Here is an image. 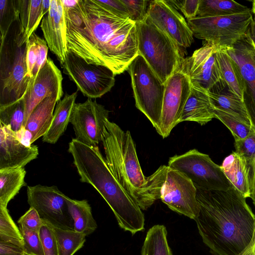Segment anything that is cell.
<instances>
[{
	"label": "cell",
	"instance_id": "cell-1",
	"mask_svg": "<svg viewBox=\"0 0 255 255\" xmlns=\"http://www.w3.org/2000/svg\"><path fill=\"white\" fill-rule=\"evenodd\" d=\"M63 7L69 51L116 75L128 70L138 55L135 22L114 13L101 0H77L73 6Z\"/></svg>",
	"mask_w": 255,
	"mask_h": 255
},
{
	"label": "cell",
	"instance_id": "cell-2",
	"mask_svg": "<svg viewBox=\"0 0 255 255\" xmlns=\"http://www.w3.org/2000/svg\"><path fill=\"white\" fill-rule=\"evenodd\" d=\"M195 219L204 243L214 255H243L255 237V215L233 186L228 190L197 188Z\"/></svg>",
	"mask_w": 255,
	"mask_h": 255
},
{
	"label": "cell",
	"instance_id": "cell-3",
	"mask_svg": "<svg viewBox=\"0 0 255 255\" xmlns=\"http://www.w3.org/2000/svg\"><path fill=\"white\" fill-rule=\"evenodd\" d=\"M102 142L110 171L141 210L147 209L160 199V191L168 166H160L146 177L140 166L130 131H124L109 120L105 123Z\"/></svg>",
	"mask_w": 255,
	"mask_h": 255
},
{
	"label": "cell",
	"instance_id": "cell-4",
	"mask_svg": "<svg viewBox=\"0 0 255 255\" xmlns=\"http://www.w3.org/2000/svg\"><path fill=\"white\" fill-rule=\"evenodd\" d=\"M68 152L81 182L91 184L98 191L112 209L119 226L132 235L143 230L145 219L142 210L113 175L98 146L73 138Z\"/></svg>",
	"mask_w": 255,
	"mask_h": 255
},
{
	"label": "cell",
	"instance_id": "cell-5",
	"mask_svg": "<svg viewBox=\"0 0 255 255\" xmlns=\"http://www.w3.org/2000/svg\"><path fill=\"white\" fill-rule=\"evenodd\" d=\"M135 23L138 54L165 84L184 59L181 47L147 16Z\"/></svg>",
	"mask_w": 255,
	"mask_h": 255
},
{
	"label": "cell",
	"instance_id": "cell-6",
	"mask_svg": "<svg viewBox=\"0 0 255 255\" xmlns=\"http://www.w3.org/2000/svg\"><path fill=\"white\" fill-rule=\"evenodd\" d=\"M128 71L131 78L135 106L157 132L160 124L165 84L140 55L130 63Z\"/></svg>",
	"mask_w": 255,
	"mask_h": 255
},
{
	"label": "cell",
	"instance_id": "cell-7",
	"mask_svg": "<svg viewBox=\"0 0 255 255\" xmlns=\"http://www.w3.org/2000/svg\"><path fill=\"white\" fill-rule=\"evenodd\" d=\"M253 20V12L249 9L226 16H196L187 19V22L195 37L228 48L246 35Z\"/></svg>",
	"mask_w": 255,
	"mask_h": 255
},
{
	"label": "cell",
	"instance_id": "cell-8",
	"mask_svg": "<svg viewBox=\"0 0 255 255\" xmlns=\"http://www.w3.org/2000/svg\"><path fill=\"white\" fill-rule=\"evenodd\" d=\"M167 166L183 173L197 188L226 191L233 186L220 166L214 163L208 155L196 149L170 157Z\"/></svg>",
	"mask_w": 255,
	"mask_h": 255
},
{
	"label": "cell",
	"instance_id": "cell-9",
	"mask_svg": "<svg viewBox=\"0 0 255 255\" xmlns=\"http://www.w3.org/2000/svg\"><path fill=\"white\" fill-rule=\"evenodd\" d=\"M63 71L88 98H100L114 86L115 76L109 68L90 64L68 51L62 65Z\"/></svg>",
	"mask_w": 255,
	"mask_h": 255
},
{
	"label": "cell",
	"instance_id": "cell-10",
	"mask_svg": "<svg viewBox=\"0 0 255 255\" xmlns=\"http://www.w3.org/2000/svg\"><path fill=\"white\" fill-rule=\"evenodd\" d=\"M219 49L213 42H205L190 57L184 59L179 69L187 75L193 86L212 93L220 92L227 87L217 60Z\"/></svg>",
	"mask_w": 255,
	"mask_h": 255
},
{
	"label": "cell",
	"instance_id": "cell-11",
	"mask_svg": "<svg viewBox=\"0 0 255 255\" xmlns=\"http://www.w3.org/2000/svg\"><path fill=\"white\" fill-rule=\"evenodd\" d=\"M27 202L41 219L54 228L74 230L73 220L67 203L68 197L56 186H29L27 189Z\"/></svg>",
	"mask_w": 255,
	"mask_h": 255
},
{
	"label": "cell",
	"instance_id": "cell-12",
	"mask_svg": "<svg viewBox=\"0 0 255 255\" xmlns=\"http://www.w3.org/2000/svg\"><path fill=\"white\" fill-rule=\"evenodd\" d=\"M196 194V188L188 178L168 166L160 199L169 208L195 220L199 212Z\"/></svg>",
	"mask_w": 255,
	"mask_h": 255
},
{
	"label": "cell",
	"instance_id": "cell-13",
	"mask_svg": "<svg viewBox=\"0 0 255 255\" xmlns=\"http://www.w3.org/2000/svg\"><path fill=\"white\" fill-rule=\"evenodd\" d=\"M110 111L91 98L82 103H75L70 119L77 140L92 146L102 142L105 123Z\"/></svg>",
	"mask_w": 255,
	"mask_h": 255
},
{
	"label": "cell",
	"instance_id": "cell-14",
	"mask_svg": "<svg viewBox=\"0 0 255 255\" xmlns=\"http://www.w3.org/2000/svg\"><path fill=\"white\" fill-rule=\"evenodd\" d=\"M191 87L189 78L180 69L165 84L160 124L157 131L163 138L169 136L172 129L179 123Z\"/></svg>",
	"mask_w": 255,
	"mask_h": 255
},
{
	"label": "cell",
	"instance_id": "cell-15",
	"mask_svg": "<svg viewBox=\"0 0 255 255\" xmlns=\"http://www.w3.org/2000/svg\"><path fill=\"white\" fill-rule=\"evenodd\" d=\"M222 48L239 67L244 83V102L255 130V44L246 33L232 47Z\"/></svg>",
	"mask_w": 255,
	"mask_h": 255
},
{
	"label": "cell",
	"instance_id": "cell-16",
	"mask_svg": "<svg viewBox=\"0 0 255 255\" xmlns=\"http://www.w3.org/2000/svg\"><path fill=\"white\" fill-rule=\"evenodd\" d=\"M147 15L157 27L180 47L185 48L191 46L194 35L188 22L166 0L149 1Z\"/></svg>",
	"mask_w": 255,
	"mask_h": 255
},
{
	"label": "cell",
	"instance_id": "cell-17",
	"mask_svg": "<svg viewBox=\"0 0 255 255\" xmlns=\"http://www.w3.org/2000/svg\"><path fill=\"white\" fill-rule=\"evenodd\" d=\"M62 80L61 71L48 58L36 75L31 78L23 97L25 106V124L33 110L45 98L55 97L61 100L63 94Z\"/></svg>",
	"mask_w": 255,
	"mask_h": 255
},
{
	"label": "cell",
	"instance_id": "cell-18",
	"mask_svg": "<svg viewBox=\"0 0 255 255\" xmlns=\"http://www.w3.org/2000/svg\"><path fill=\"white\" fill-rule=\"evenodd\" d=\"M40 27L48 48L62 66L68 50L64 9L61 0H51L49 10L42 18Z\"/></svg>",
	"mask_w": 255,
	"mask_h": 255
},
{
	"label": "cell",
	"instance_id": "cell-19",
	"mask_svg": "<svg viewBox=\"0 0 255 255\" xmlns=\"http://www.w3.org/2000/svg\"><path fill=\"white\" fill-rule=\"evenodd\" d=\"M38 155L37 145L24 144L15 132L0 123V169L24 167Z\"/></svg>",
	"mask_w": 255,
	"mask_h": 255
},
{
	"label": "cell",
	"instance_id": "cell-20",
	"mask_svg": "<svg viewBox=\"0 0 255 255\" xmlns=\"http://www.w3.org/2000/svg\"><path fill=\"white\" fill-rule=\"evenodd\" d=\"M16 44L17 49L11 70L1 80L0 106L9 105L22 98L31 81L26 63V44Z\"/></svg>",
	"mask_w": 255,
	"mask_h": 255
},
{
	"label": "cell",
	"instance_id": "cell-21",
	"mask_svg": "<svg viewBox=\"0 0 255 255\" xmlns=\"http://www.w3.org/2000/svg\"><path fill=\"white\" fill-rule=\"evenodd\" d=\"M42 0H15L16 21L19 28L17 39L18 45L26 44L44 16L42 10Z\"/></svg>",
	"mask_w": 255,
	"mask_h": 255
},
{
	"label": "cell",
	"instance_id": "cell-22",
	"mask_svg": "<svg viewBox=\"0 0 255 255\" xmlns=\"http://www.w3.org/2000/svg\"><path fill=\"white\" fill-rule=\"evenodd\" d=\"M220 167L232 185L246 198L251 192V167L246 159L236 151L223 160Z\"/></svg>",
	"mask_w": 255,
	"mask_h": 255
},
{
	"label": "cell",
	"instance_id": "cell-23",
	"mask_svg": "<svg viewBox=\"0 0 255 255\" xmlns=\"http://www.w3.org/2000/svg\"><path fill=\"white\" fill-rule=\"evenodd\" d=\"M214 118V108L207 92L192 85L179 123L184 121L194 122L202 126Z\"/></svg>",
	"mask_w": 255,
	"mask_h": 255
},
{
	"label": "cell",
	"instance_id": "cell-24",
	"mask_svg": "<svg viewBox=\"0 0 255 255\" xmlns=\"http://www.w3.org/2000/svg\"><path fill=\"white\" fill-rule=\"evenodd\" d=\"M59 101L57 97H47L40 102L31 113L24 126V129L30 133L31 144L48 130L52 121L56 104Z\"/></svg>",
	"mask_w": 255,
	"mask_h": 255
},
{
	"label": "cell",
	"instance_id": "cell-25",
	"mask_svg": "<svg viewBox=\"0 0 255 255\" xmlns=\"http://www.w3.org/2000/svg\"><path fill=\"white\" fill-rule=\"evenodd\" d=\"M77 96V92L66 94L55 107L51 126L42 136V141L51 144L55 143L66 129Z\"/></svg>",
	"mask_w": 255,
	"mask_h": 255
},
{
	"label": "cell",
	"instance_id": "cell-26",
	"mask_svg": "<svg viewBox=\"0 0 255 255\" xmlns=\"http://www.w3.org/2000/svg\"><path fill=\"white\" fill-rule=\"evenodd\" d=\"M206 92L214 109L230 114L252 126L244 102L230 91L228 87L219 93Z\"/></svg>",
	"mask_w": 255,
	"mask_h": 255
},
{
	"label": "cell",
	"instance_id": "cell-27",
	"mask_svg": "<svg viewBox=\"0 0 255 255\" xmlns=\"http://www.w3.org/2000/svg\"><path fill=\"white\" fill-rule=\"evenodd\" d=\"M222 77L228 89L244 101V83L239 67L222 48L217 54Z\"/></svg>",
	"mask_w": 255,
	"mask_h": 255
},
{
	"label": "cell",
	"instance_id": "cell-28",
	"mask_svg": "<svg viewBox=\"0 0 255 255\" xmlns=\"http://www.w3.org/2000/svg\"><path fill=\"white\" fill-rule=\"evenodd\" d=\"M24 167L0 169V205L7 207L9 202L26 185Z\"/></svg>",
	"mask_w": 255,
	"mask_h": 255
},
{
	"label": "cell",
	"instance_id": "cell-29",
	"mask_svg": "<svg viewBox=\"0 0 255 255\" xmlns=\"http://www.w3.org/2000/svg\"><path fill=\"white\" fill-rule=\"evenodd\" d=\"M70 215L73 220L74 231L86 236L93 233L97 228L92 209L86 200L67 199Z\"/></svg>",
	"mask_w": 255,
	"mask_h": 255
},
{
	"label": "cell",
	"instance_id": "cell-30",
	"mask_svg": "<svg viewBox=\"0 0 255 255\" xmlns=\"http://www.w3.org/2000/svg\"><path fill=\"white\" fill-rule=\"evenodd\" d=\"M249 9L233 0H200L196 16H226L244 12Z\"/></svg>",
	"mask_w": 255,
	"mask_h": 255
},
{
	"label": "cell",
	"instance_id": "cell-31",
	"mask_svg": "<svg viewBox=\"0 0 255 255\" xmlns=\"http://www.w3.org/2000/svg\"><path fill=\"white\" fill-rule=\"evenodd\" d=\"M48 48L46 41L40 37L35 39L33 33L25 45V59L27 73L32 78L36 75L47 60Z\"/></svg>",
	"mask_w": 255,
	"mask_h": 255
},
{
	"label": "cell",
	"instance_id": "cell-32",
	"mask_svg": "<svg viewBox=\"0 0 255 255\" xmlns=\"http://www.w3.org/2000/svg\"><path fill=\"white\" fill-rule=\"evenodd\" d=\"M141 255H173L167 240V231L163 225L150 228L144 241Z\"/></svg>",
	"mask_w": 255,
	"mask_h": 255
},
{
	"label": "cell",
	"instance_id": "cell-33",
	"mask_svg": "<svg viewBox=\"0 0 255 255\" xmlns=\"http://www.w3.org/2000/svg\"><path fill=\"white\" fill-rule=\"evenodd\" d=\"M25 120L23 97L9 105L0 106V123L13 132L18 133L22 130L25 125Z\"/></svg>",
	"mask_w": 255,
	"mask_h": 255
},
{
	"label": "cell",
	"instance_id": "cell-34",
	"mask_svg": "<svg viewBox=\"0 0 255 255\" xmlns=\"http://www.w3.org/2000/svg\"><path fill=\"white\" fill-rule=\"evenodd\" d=\"M59 255H73L84 245L86 235L74 230L54 228Z\"/></svg>",
	"mask_w": 255,
	"mask_h": 255
},
{
	"label": "cell",
	"instance_id": "cell-35",
	"mask_svg": "<svg viewBox=\"0 0 255 255\" xmlns=\"http://www.w3.org/2000/svg\"><path fill=\"white\" fill-rule=\"evenodd\" d=\"M0 241L12 244L23 249V237L19 227L11 217L7 207L0 205Z\"/></svg>",
	"mask_w": 255,
	"mask_h": 255
},
{
	"label": "cell",
	"instance_id": "cell-36",
	"mask_svg": "<svg viewBox=\"0 0 255 255\" xmlns=\"http://www.w3.org/2000/svg\"><path fill=\"white\" fill-rule=\"evenodd\" d=\"M215 118L219 120L230 130L234 139H243L255 132L254 128L234 116L223 111L214 109Z\"/></svg>",
	"mask_w": 255,
	"mask_h": 255
},
{
	"label": "cell",
	"instance_id": "cell-37",
	"mask_svg": "<svg viewBox=\"0 0 255 255\" xmlns=\"http://www.w3.org/2000/svg\"><path fill=\"white\" fill-rule=\"evenodd\" d=\"M0 50L11 23L17 20L15 0H0Z\"/></svg>",
	"mask_w": 255,
	"mask_h": 255
},
{
	"label": "cell",
	"instance_id": "cell-38",
	"mask_svg": "<svg viewBox=\"0 0 255 255\" xmlns=\"http://www.w3.org/2000/svg\"><path fill=\"white\" fill-rule=\"evenodd\" d=\"M23 240V250L26 255H44L39 232L19 226Z\"/></svg>",
	"mask_w": 255,
	"mask_h": 255
},
{
	"label": "cell",
	"instance_id": "cell-39",
	"mask_svg": "<svg viewBox=\"0 0 255 255\" xmlns=\"http://www.w3.org/2000/svg\"><path fill=\"white\" fill-rule=\"evenodd\" d=\"M39 234L44 255H59L54 228L48 223L43 221Z\"/></svg>",
	"mask_w": 255,
	"mask_h": 255
},
{
	"label": "cell",
	"instance_id": "cell-40",
	"mask_svg": "<svg viewBox=\"0 0 255 255\" xmlns=\"http://www.w3.org/2000/svg\"><path fill=\"white\" fill-rule=\"evenodd\" d=\"M236 152L243 156L251 167L255 158V132L243 139H235Z\"/></svg>",
	"mask_w": 255,
	"mask_h": 255
},
{
	"label": "cell",
	"instance_id": "cell-41",
	"mask_svg": "<svg viewBox=\"0 0 255 255\" xmlns=\"http://www.w3.org/2000/svg\"><path fill=\"white\" fill-rule=\"evenodd\" d=\"M127 8L129 19L136 23L144 20L147 17V3L145 0H121Z\"/></svg>",
	"mask_w": 255,
	"mask_h": 255
},
{
	"label": "cell",
	"instance_id": "cell-42",
	"mask_svg": "<svg viewBox=\"0 0 255 255\" xmlns=\"http://www.w3.org/2000/svg\"><path fill=\"white\" fill-rule=\"evenodd\" d=\"M42 223L43 221L37 211L31 207L17 221L18 226L37 232H39Z\"/></svg>",
	"mask_w": 255,
	"mask_h": 255
},
{
	"label": "cell",
	"instance_id": "cell-43",
	"mask_svg": "<svg viewBox=\"0 0 255 255\" xmlns=\"http://www.w3.org/2000/svg\"><path fill=\"white\" fill-rule=\"evenodd\" d=\"M175 8L180 9L187 19L197 16L200 0H166Z\"/></svg>",
	"mask_w": 255,
	"mask_h": 255
},
{
	"label": "cell",
	"instance_id": "cell-44",
	"mask_svg": "<svg viewBox=\"0 0 255 255\" xmlns=\"http://www.w3.org/2000/svg\"><path fill=\"white\" fill-rule=\"evenodd\" d=\"M113 12L126 18H129L128 11L121 0H101Z\"/></svg>",
	"mask_w": 255,
	"mask_h": 255
},
{
	"label": "cell",
	"instance_id": "cell-45",
	"mask_svg": "<svg viewBox=\"0 0 255 255\" xmlns=\"http://www.w3.org/2000/svg\"><path fill=\"white\" fill-rule=\"evenodd\" d=\"M0 255H26L22 248L0 241Z\"/></svg>",
	"mask_w": 255,
	"mask_h": 255
},
{
	"label": "cell",
	"instance_id": "cell-46",
	"mask_svg": "<svg viewBox=\"0 0 255 255\" xmlns=\"http://www.w3.org/2000/svg\"><path fill=\"white\" fill-rule=\"evenodd\" d=\"M252 177H251V192L250 198L253 200L255 206V158L251 165Z\"/></svg>",
	"mask_w": 255,
	"mask_h": 255
},
{
	"label": "cell",
	"instance_id": "cell-47",
	"mask_svg": "<svg viewBox=\"0 0 255 255\" xmlns=\"http://www.w3.org/2000/svg\"><path fill=\"white\" fill-rule=\"evenodd\" d=\"M252 10L254 16L253 20L249 26L247 33L255 44V8L252 7Z\"/></svg>",
	"mask_w": 255,
	"mask_h": 255
},
{
	"label": "cell",
	"instance_id": "cell-48",
	"mask_svg": "<svg viewBox=\"0 0 255 255\" xmlns=\"http://www.w3.org/2000/svg\"><path fill=\"white\" fill-rule=\"evenodd\" d=\"M51 0H42V10L45 15L49 10L51 5Z\"/></svg>",
	"mask_w": 255,
	"mask_h": 255
},
{
	"label": "cell",
	"instance_id": "cell-49",
	"mask_svg": "<svg viewBox=\"0 0 255 255\" xmlns=\"http://www.w3.org/2000/svg\"><path fill=\"white\" fill-rule=\"evenodd\" d=\"M243 255H255V237L252 246Z\"/></svg>",
	"mask_w": 255,
	"mask_h": 255
},
{
	"label": "cell",
	"instance_id": "cell-50",
	"mask_svg": "<svg viewBox=\"0 0 255 255\" xmlns=\"http://www.w3.org/2000/svg\"><path fill=\"white\" fill-rule=\"evenodd\" d=\"M253 7L255 8V0L253 1Z\"/></svg>",
	"mask_w": 255,
	"mask_h": 255
}]
</instances>
